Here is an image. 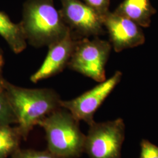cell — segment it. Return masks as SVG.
<instances>
[{
    "label": "cell",
    "mask_w": 158,
    "mask_h": 158,
    "mask_svg": "<svg viewBox=\"0 0 158 158\" xmlns=\"http://www.w3.org/2000/svg\"><path fill=\"white\" fill-rule=\"evenodd\" d=\"M0 36L15 54L23 52L27 46V41L19 23H13L3 11H0Z\"/></svg>",
    "instance_id": "11"
},
{
    "label": "cell",
    "mask_w": 158,
    "mask_h": 158,
    "mask_svg": "<svg viewBox=\"0 0 158 158\" xmlns=\"http://www.w3.org/2000/svg\"><path fill=\"white\" fill-rule=\"evenodd\" d=\"M22 16L19 23L25 39L35 48L48 47L69 33L53 0H26Z\"/></svg>",
    "instance_id": "2"
},
{
    "label": "cell",
    "mask_w": 158,
    "mask_h": 158,
    "mask_svg": "<svg viewBox=\"0 0 158 158\" xmlns=\"http://www.w3.org/2000/svg\"><path fill=\"white\" fill-rule=\"evenodd\" d=\"M38 125L45 132L48 150L60 158H78L84 153L85 135L79 121L68 110L59 108Z\"/></svg>",
    "instance_id": "3"
},
{
    "label": "cell",
    "mask_w": 158,
    "mask_h": 158,
    "mask_svg": "<svg viewBox=\"0 0 158 158\" xmlns=\"http://www.w3.org/2000/svg\"><path fill=\"white\" fill-rule=\"evenodd\" d=\"M23 139L18 127L0 125V158H8L20 148Z\"/></svg>",
    "instance_id": "12"
},
{
    "label": "cell",
    "mask_w": 158,
    "mask_h": 158,
    "mask_svg": "<svg viewBox=\"0 0 158 158\" xmlns=\"http://www.w3.org/2000/svg\"><path fill=\"white\" fill-rule=\"evenodd\" d=\"M125 125L122 119L90 125L85 138L84 152L90 158H121Z\"/></svg>",
    "instance_id": "5"
},
{
    "label": "cell",
    "mask_w": 158,
    "mask_h": 158,
    "mask_svg": "<svg viewBox=\"0 0 158 158\" xmlns=\"http://www.w3.org/2000/svg\"><path fill=\"white\" fill-rule=\"evenodd\" d=\"M4 65V57L3 52L0 49V86H3L4 85V82L6 80L3 77L2 72H3V68Z\"/></svg>",
    "instance_id": "17"
},
{
    "label": "cell",
    "mask_w": 158,
    "mask_h": 158,
    "mask_svg": "<svg viewBox=\"0 0 158 158\" xmlns=\"http://www.w3.org/2000/svg\"><path fill=\"white\" fill-rule=\"evenodd\" d=\"M59 10L75 40L98 37L106 33L103 17L81 0H60Z\"/></svg>",
    "instance_id": "6"
},
{
    "label": "cell",
    "mask_w": 158,
    "mask_h": 158,
    "mask_svg": "<svg viewBox=\"0 0 158 158\" xmlns=\"http://www.w3.org/2000/svg\"><path fill=\"white\" fill-rule=\"evenodd\" d=\"M17 124V118L6 95L4 85L0 86V125Z\"/></svg>",
    "instance_id": "13"
},
{
    "label": "cell",
    "mask_w": 158,
    "mask_h": 158,
    "mask_svg": "<svg viewBox=\"0 0 158 158\" xmlns=\"http://www.w3.org/2000/svg\"><path fill=\"white\" fill-rule=\"evenodd\" d=\"M141 158H158V147L149 141H143Z\"/></svg>",
    "instance_id": "16"
},
{
    "label": "cell",
    "mask_w": 158,
    "mask_h": 158,
    "mask_svg": "<svg viewBox=\"0 0 158 158\" xmlns=\"http://www.w3.org/2000/svg\"><path fill=\"white\" fill-rule=\"evenodd\" d=\"M87 6H90L102 16L110 11V0H81Z\"/></svg>",
    "instance_id": "15"
},
{
    "label": "cell",
    "mask_w": 158,
    "mask_h": 158,
    "mask_svg": "<svg viewBox=\"0 0 158 158\" xmlns=\"http://www.w3.org/2000/svg\"><path fill=\"white\" fill-rule=\"evenodd\" d=\"M4 88L17 118V127L25 141L35 126L61 107L62 100L53 89L23 88L6 80Z\"/></svg>",
    "instance_id": "1"
},
{
    "label": "cell",
    "mask_w": 158,
    "mask_h": 158,
    "mask_svg": "<svg viewBox=\"0 0 158 158\" xmlns=\"http://www.w3.org/2000/svg\"><path fill=\"white\" fill-rule=\"evenodd\" d=\"M109 41L98 37L77 40L68 67L101 83L106 80V66L111 51Z\"/></svg>",
    "instance_id": "4"
},
{
    "label": "cell",
    "mask_w": 158,
    "mask_h": 158,
    "mask_svg": "<svg viewBox=\"0 0 158 158\" xmlns=\"http://www.w3.org/2000/svg\"><path fill=\"white\" fill-rule=\"evenodd\" d=\"M76 40L73 38L69 32L62 40L48 46L49 50L44 62L40 69L31 76V81L36 83L39 81L62 72L68 67Z\"/></svg>",
    "instance_id": "9"
},
{
    "label": "cell",
    "mask_w": 158,
    "mask_h": 158,
    "mask_svg": "<svg viewBox=\"0 0 158 158\" xmlns=\"http://www.w3.org/2000/svg\"><path fill=\"white\" fill-rule=\"evenodd\" d=\"M114 12L127 17L141 27H149L156 10L150 0H124Z\"/></svg>",
    "instance_id": "10"
},
{
    "label": "cell",
    "mask_w": 158,
    "mask_h": 158,
    "mask_svg": "<svg viewBox=\"0 0 158 158\" xmlns=\"http://www.w3.org/2000/svg\"><path fill=\"white\" fill-rule=\"evenodd\" d=\"M103 24L114 50L120 52L141 45L145 41L141 27L127 17L114 12L103 16Z\"/></svg>",
    "instance_id": "8"
},
{
    "label": "cell",
    "mask_w": 158,
    "mask_h": 158,
    "mask_svg": "<svg viewBox=\"0 0 158 158\" xmlns=\"http://www.w3.org/2000/svg\"><path fill=\"white\" fill-rule=\"evenodd\" d=\"M10 158H60L49 150L36 151L34 149H22L19 148L14 153Z\"/></svg>",
    "instance_id": "14"
},
{
    "label": "cell",
    "mask_w": 158,
    "mask_h": 158,
    "mask_svg": "<svg viewBox=\"0 0 158 158\" xmlns=\"http://www.w3.org/2000/svg\"><path fill=\"white\" fill-rule=\"evenodd\" d=\"M121 77L122 73L117 71L110 78L79 97L70 100H61V107L68 110L78 121H85L90 126L95 122L93 117L96 111L118 84Z\"/></svg>",
    "instance_id": "7"
}]
</instances>
